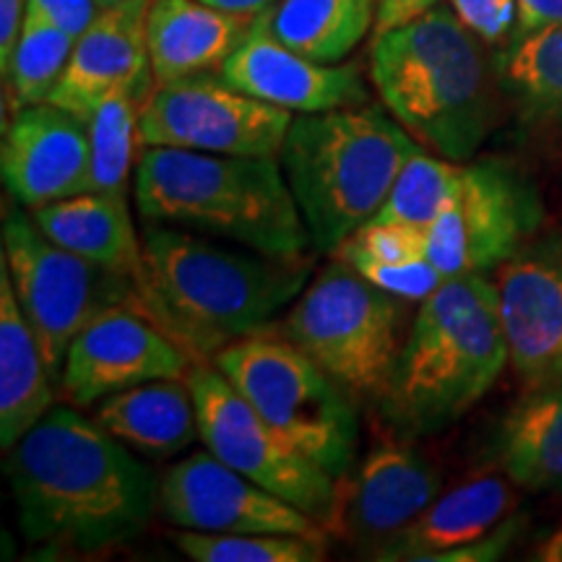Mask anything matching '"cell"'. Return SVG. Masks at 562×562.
Here are the masks:
<instances>
[{
	"mask_svg": "<svg viewBox=\"0 0 562 562\" xmlns=\"http://www.w3.org/2000/svg\"><path fill=\"white\" fill-rule=\"evenodd\" d=\"M19 526L30 544L100 552L151 521L159 487L125 442L97 419L53 406L5 461Z\"/></svg>",
	"mask_w": 562,
	"mask_h": 562,
	"instance_id": "cell-1",
	"label": "cell"
},
{
	"mask_svg": "<svg viewBox=\"0 0 562 562\" xmlns=\"http://www.w3.org/2000/svg\"><path fill=\"white\" fill-rule=\"evenodd\" d=\"M311 277L313 266L305 258L232 250L199 232L149 224L136 284L144 313L193 362H211L229 344L271 328Z\"/></svg>",
	"mask_w": 562,
	"mask_h": 562,
	"instance_id": "cell-2",
	"label": "cell"
},
{
	"mask_svg": "<svg viewBox=\"0 0 562 562\" xmlns=\"http://www.w3.org/2000/svg\"><path fill=\"white\" fill-rule=\"evenodd\" d=\"M482 45L451 5L372 42L370 81L385 110L425 149L451 161L472 159L497 117L501 79Z\"/></svg>",
	"mask_w": 562,
	"mask_h": 562,
	"instance_id": "cell-3",
	"label": "cell"
},
{
	"mask_svg": "<svg viewBox=\"0 0 562 562\" xmlns=\"http://www.w3.org/2000/svg\"><path fill=\"white\" fill-rule=\"evenodd\" d=\"M133 193L149 224L222 237L273 258H302L311 245L279 157L146 146Z\"/></svg>",
	"mask_w": 562,
	"mask_h": 562,
	"instance_id": "cell-4",
	"label": "cell"
},
{
	"mask_svg": "<svg viewBox=\"0 0 562 562\" xmlns=\"http://www.w3.org/2000/svg\"><path fill=\"white\" fill-rule=\"evenodd\" d=\"M505 364L510 347L495 281L487 273L448 279L419 302L385 409L406 432H438L484 398Z\"/></svg>",
	"mask_w": 562,
	"mask_h": 562,
	"instance_id": "cell-5",
	"label": "cell"
},
{
	"mask_svg": "<svg viewBox=\"0 0 562 562\" xmlns=\"http://www.w3.org/2000/svg\"><path fill=\"white\" fill-rule=\"evenodd\" d=\"M417 146L375 104L294 115L279 161L315 248L334 256L370 222Z\"/></svg>",
	"mask_w": 562,
	"mask_h": 562,
	"instance_id": "cell-6",
	"label": "cell"
},
{
	"mask_svg": "<svg viewBox=\"0 0 562 562\" xmlns=\"http://www.w3.org/2000/svg\"><path fill=\"white\" fill-rule=\"evenodd\" d=\"M406 305L334 256L273 328L351 396L383 398L409 339Z\"/></svg>",
	"mask_w": 562,
	"mask_h": 562,
	"instance_id": "cell-7",
	"label": "cell"
},
{
	"mask_svg": "<svg viewBox=\"0 0 562 562\" xmlns=\"http://www.w3.org/2000/svg\"><path fill=\"white\" fill-rule=\"evenodd\" d=\"M211 362L307 459L344 480L355 461L357 409L321 364L273 326L229 344Z\"/></svg>",
	"mask_w": 562,
	"mask_h": 562,
	"instance_id": "cell-8",
	"label": "cell"
},
{
	"mask_svg": "<svg viewBox=\"0 0 562 562\" xmlns=\"http://www.w3.org/2000/svg\"><path fill=\"white\" fill-rule=\"evenodd\" d=\"M3 258L16 300L37 336L53 381L60 383L70 341L112 307L144 311L136 277L76 256L34 224L30 209H3Z\"/></svg>",
	"mask_w": 562,
	"mask_h": 562,
	"instance_id": "cell-9",
	"label": "cell"
},
{
	"mask_svg": "<svg viewBox=\"0 0 562 562\" xmlns=\"http://www.w3.org/2000/svg\"><path fill=\"white\" fill-rule=\"evenodd\" d=\"M186 381L206 451L331 529L339 513V480L266 422L214 362H193Z\"/></svg>",
	"mask_w": 562,
	"mask_h": 562,
	"instance_id": "cell-10",
	"label": "cell"
},
{
	"mask_svg": "<svg viewBox=\"0 0 562 562\" xmlns=\"http://www.w3.org/2000/svg\"><path fill=\"white\" fill-rule=\"evenodd\" d=\"M533 182L505 159L463 161L451 201L427 227V258L442 279L487 273L542 227Z\"/></svg>",
	"mask_w": 562,
	"mask_h": 562,
	"instance_id": "cell-11",
	"label": "cell"
},
{
	"mask_svg": "<svg viewBox=\"0 0 562 562\" xmlns=\"http://www.w3.org/2000/svg\"><path fill=\"white\" fill-rule=\"evenodd\" d=\"M294 112L229 87L222 76L157 83L140 110V146L279 157Z\"/></svg>",
	"mask_w": 562,
	"mask_h": 562,
	"instance_id": "cell-12",
	"label": "cell"
},
{
	"mask_svg": "<svg viewBox=\"0 0 562 562\" xmlns=\"http://www.w3.org/2000/svg\"><path fill=\"white\" fill-rule=\"evenodd\" d=\"M159 508L178 529L203 533H311L326 529L284 497L227 467L211 451H195L167 469Z\"/></svg>",
	"mask_w": 562,
	"mask_h": 562,
	"instance_id": "cell-13",
	"label": "cell"
},
{
	"mask_svg": "<svg viewBox=\"0 0 562 562\" xmlns=\"http://www.w3.org/2000/svg\"><path fill=\"white\" fill-rule=\"evenodd\" d=\"M193 357L138 307H112L70 341L60 389L76 406H89L133 385L182 378Z\"/></svg>",
	"mask_w": 562,
	"mask_h": 562,
	"instance_id": "cell-14",
	"label": "cell"
},
{
	"mask_svg": "<svg viewBox=\"0 0 562 562\" xmlns=\"http://www.w3.org/2000/svg\"><path fill=\"white\" fill-rule=\"evenodd\" d=\"M495 271L513 370L529 389L558 381L562 372V229L537 232Z\"/></svg>",
	"mask_w": 562,
	"mask_h": 562,
	"instance_id": "cell-15",
	"label": "cell"
},
{
	"mask_svg": "<svg viewBox=\"0 0 562 562\" xmlns=\"http://www.w3.org/2000/svg\"><path fill=\"white\" fill-rule=\"evenodd\" d=\"M220 76L229 87L294 115L368 104L360 68L318 63L292 50L271 32L266 13L252 21L248 37L229 55Z\"/></svg>",
	"mask_w": 562,
	"mask_h": 562,
	"instance_id": "cell-16",
	"label": "cell"
},
{
	"mask_svg": "<svg viewBox=\"0 0 562 562\" xmlns=\"http://www.w3.org/2000/svg\"><path fill=\"white\" fill-rule=\"evenodd\" d=\"M89 123L53 102L13 112L3 131L0 175L24 209L89 191Z\"/></svg>",
	"mask_w": 562,
	"mask_h": 562,
	"instance_id": "cell-17",
	"label": "cell"
},
{
	"mask_svg": "<svg viewBox=\"0 0 562 562\" xmlns=\"http://www.w3.org/2000/svg\"><path fill=\"white\" fill-rule=\"evenodd\" d=\"M438 495V467L409 440L383 435L372 442L357 469L336 524L344 521L349 537L372 560L381 547L417 521Z\"/></svg>",
	"mask_w": 562,
	"mask_h": 562,
	"instance_id": "cell-18",
	"label": "cell"
},
{
	"mask_svg": "<svg viewBox=\"0 0 562 562\" xmlns=\"http://www.w3.org/2000/svg\"><path fill=\"white\" fill-rule=\"evenodd\" d=\"M149 5L151 0H123L100 9L94 21L76 37L66 74L47 102L89 121L104 97L151 70L146 50Z\"/></svg>",
	"mask_w": 562,
	"mask_h": 562,
	"instance_id": "cell-19",
	"label": "cell"
},
{
	"mask_svg": "<svg viewBox=\"0 0 562 562\" xmlns=\"http://www.w3.org/2000/svg\"><path fill=\"white\" fill-rule=\"evenodd\" d=\"M252 21L203 0H151L146 50L154 79L170 83L222 70L248 37Z\"/></svg>",
	"mask_w": 562,
	"mask_h": 562,
	"instance_id": "cell-20",
	"label": "cell"
},
{
	"mask_svg": "<svg viewBox=\"0 0 562 562\" xmlns=\"http://www.w3.org/2000/svg\"><path fill=\"white\" fill-rule=\"evenodd\" d=\"M513 487L516 484L505 474H484L459 484L435 497L430 508L372 554V560L432 562L442 552L474 542L510 516L516 505Z\"/></svg>",
	"mask_w": 562,
	"mask_h": 562,
	"instance_id": "cell-21",
	"label": "cell"
},
{
	"mask_svg": "<svg viewBox=\"0 0 562 562\" xmlns=\"http://www.w3.org/2000/svg\"><path fill=\"white\" fill-rule=\"evenodd\" d=\"M53 375L21 311L11 271L0 256V442L9 451L53 409Z\"/></svg>",
	"mask_w": 562,
	"mask_h": 562,
	"instance_id": "cell-22",
	"label": "cell"
},
{
	"mask_svg": "<svg viewBox=\"0 0 562 562\" xmlns=\"http://www.w3.org/2000/svg\"><path fill=\"white\" fill-rule=\"evenodd\" d=\"M497 469L529 492H562V381L542 383L497 422L490 442Z\"/></svg>",
	"mask_w": 562,
	"mask_h": 562,
	"instance_id": "cell-23",
	"label": "cell"
},
{
	"mask_svg": "<svg viewBox=\"0 0 562 562\" xmlns=\"http://www.w3.org/2000/svg\"><path fill=\"white\" fill-rule=\"evenodd\" d=\"M97 422L131 451L167 459L193 446L199 432L193 391L182 378L133 385L102 398Z\"/></svg>",
	"mask_w": 562,
	"mask_h": 562,
	"instance_id": "cell-24",
	"label": "cell"
},
{
	"mask_svg": "<svg viewBox=\"0 0 562 562\" xmlns=\"http://www.w3.org/2000/svg\"><path fill=\"white\" fill-rule=\"evenodd\" d=\"M37 227L60 248L138 279L140 240L128 199L110 193H76L30 211Z\"/></svg>",
	"mask_w": 562,
	"mask_h": 562,
	"instance_id": "cell-25",
	"label": "cell"
},
{
	"mask_svg": "<svg viewBox=\"0 0 562 562\" xmlns=\"http://www.w3.org/2000/svg\"><path fill=\"white\" fill-rule=\"evenodd\" d=\"M497 79L526 131L562 128V24L513 37Z\"/></svg>",
	"mask_w": 562,
	"mask_h": 562,
	"instance_id": "cell-26",
	"label": "cell"
},
{
	"mask_svg": "<svg viewBox=\"0 0 562 562\" xmlns=\"http://www.w3.org/2000/svg\"><path fill=\"white\" fill-rule=\"evenodd\" d=\"M266 16L292 50L318 63H344L375 32L378 0H279Z\"/></svg>",
	"mask_w": 562,
	"mask_h": 562,
	"instance_id": "cell-27",
	"label": "cell"
},
{
	"mask_svg": "<svg viewBox=\"0 0 562 562\" xmlns=\"http://www.w3.org/2000/svg\"><path fill=\"white\" fill-rule=\"evenodd\" d=\"M157 87L151 70L97 104L89 115V191L128 199L136 144H140V110Z\"/></svg>",
	"mask_w": 562,
	"mask_h": 562,
	"instance_id": "cell-28",
	"label": "cell"
},
{
	"mask_svg": "<svg viewBox=\"0 0 562 562\" xmlns=\"http://www.w3.org/2000/svg\"><path fill=\"white\" fill-rule=\"evenodd\" d=\"M74 47L76 34H70L66 26H60L30 0L11 66L3 74L13 112L50 100L53 89L66 74Z\"/></svg>",
	"mask_w": 562,
	"mask_h": 562,
	"instance_id": "cell-29",
	"label": "cell"
},
{
	"mask_svg": "<svg viewBox=\"0 0 562 562\" xmlns=\"http://www.w3.org/2000/svg\"><path fill=\"white\" fill-rule=\"evenodd\" d=\"M461 165L463 161H451L438 157L425 146H417V151L404 161L389 199L372 220L427 229L442 206L451 201L456 186L461 180Z\"/></svg>",
	"mask_w": 562,
	"mask_h": 562,
	"instance_id": "cell-30",
	"label": "cell"
},
{
	"mask_svg": "<svg viewBox=\"0 0 562 562\" xmlns=\"http://www.w3.org/2000/svg\"><path fill=\"white\" fill-rule=\"evenodd\" d=\"M178 550L195 562H321L326 537L311 533H175Z\"/></svg>",
	"mask_w": 562,
	"mask_h": 562,
	"instance_id": "cell-31",
	"label": "cell"
},
{
	"mask_svg": "<svg viewBox=\"0 0 562 562\" xmlns=\"http://www.w3.org/2000/svg\"><path fill=\"white\" fill-rule=\"evenodd\" d=\"M347 261L360 277H364L378 290L393 294V297L406 302H425L442 284V273L435 269V263L427 256L412 258V261H372L362 256H336Z\"/></svg>",
	"mask_w": 562,
	"mask_h": 562,
	"instance_id": "cell-32",
	"label": "cell"
},
{
	"mask_svg": "<svg viewBox=\"0 0 562 562\" xmlns=\"http://www.w3.org/2000/svg\"><path fill=\"white\" fill-rule=\"evenodd\" d=\"M334 256H362L372 261H412L427 256V229L409 227L398 222H364L355 235L341 243Z\"/></svg>",
	"mask_w": 562,
	"mask_h": 562,
	"instance_id": "cell-33",
	"label": "cell"
},
{
	"mask_svg": "<svg viewBox=\"0 0 562 562\" xmlns=\"http://www.w3.org/2000/svg\"><path fill=\"white\" fill-rule=\"evenodd\" d=\"M456 16L469 32H474L484 45L510 40L518 24L516 0H448Z\"/></svg>",
	"mask_w": 562,
	"mask_h": 562,
	"instance_id": "cell-34",
	"label": "cell"
},
{
	"mask_svg": "<svg viewBox=\"0 0 562 562\" xmlns=\"http://www.w3.org/2000/svg\"><path fill=\"white\" fill-rule=\"evenodd\" d=\"M526 529V518L524 516H508L505 521H501L495 529L484 533V537L474 539V542L456 547L451 552H442L435 558L432 562H492L501 560L505 552L510 550L513 544L521 539V533Z\"/></svg>",
	"mask_w": 562,
	"mask_h": 562,
	"instance_id": "cell-35",
	"label": "cell"
},
{
	"mask_svg": "<svg viewBox=\"0 0 562 562\" xmlns=\"http://www.w3.org/2000/svg\"><path fill=\"white\" fill-rule=\"evenodd\" d=\"M37 9H42L47 16L58 21L60 26H66L70 34H79L94 21L100 13V3L97 0H32Z\"/></svg>",
	"mask_w": 562,
	"mask_h": 562,
	"instance_id": "cell-36",
	"label": "cell"
},
{
	"mask_svg": "<svg viewBox=\"0 0 562 562\" xmlns=\"http://www.w3.org/2000/svg\"><path fill=\"white\" fill-rule=\"evenodd\" d=\"M438 5H442V0H378L375 37L425 16L427 11L438 9Z\"/></svg>",
	"mask_w": 562,
	"mask_h": 562,
	"instance_id": "cell-37",
	"label": "cell"
},
{
	"mask_svg": "<svg viewBox=\"0 0 562 562\" xmlns=\"http://www.w3.org/2000/svg\"><path fill=\"white\" fill-rule=\"evenodd\" d=\"M516 3L518 24L513 37H524V34L542 30V26L562 24V0H516Z\"/></svg>",
	"mask_w": 562,
	"mask_h": 562,
	"instance_id": "cell-38",
	"label": "cell"
},
{
	"mask_svg": "<svg viewBox=\"0 0 562 562\" xmlns=\"http://www.w3.org/2000/svg\"><path fill=\"white\" fill-rule=\"evenodd\" d=\"M26 9H30V0H0V74H5L11 66Z\"/></svg>",
	"mask_w": 562,
	"mask_h": 562,
	"instance_id": "cell-39",
	"label": "cell"
},
{
	"mask_svg": "<svg viewBox=\"0 0 562 562\" xmlns=\"http://www.w3.org/2000/svg\"><path fill=\"white\" fill-rule=\"evenodd\" d=\"M203 3L214 5V9L235 13V16H245V19H258L261 13L271 11L279 0H203Z\"/></svg>",
	"mask_w": 562,
	"mask_h": 562,
	"instance_id": "cell-40",
	"label": "cell"
},
{
	"mask_svg": "<svg viewBox=\"0 0 562 562\" xmlns=\"http://www.w3.org/2000/svg\"><path fill=\"white\" fill-rule=\"evenodd\" d=\"M539 560H547V562H560L562 560V526L552 533L550 539H547L542 552H539Z\"/></svg>",
	"mask_w": 562,
	"mask_h": 562,
	"instance_id": "cell-41",
	"label": "cell"
},
{
	"mask_svg": "<svg viewBox=\"0 0 562 562\" xmlns=\"http://www.w3.org/2000/svg\"><path fill=\"white\" fill-rule=\"evenodd\" d=\"M97 3H100V9H110V5L123 3V0H97Z\"/></svg>",
	"mask_w": 562,
	"mask_h": 562,
	"instance_id": "cell-42",
	"label": "cell"
},
{
	"mask_svg": "<svg viewBox=\"0 0 562 562\" xmlns=\"http://www.w3.org/2000/svg\"><path fill=\"white\" fill-rule=\"evenodd\" d=\"M558 381H562V372H560V378H558Z\"/></svg>",
	"mask_w": 562,
	"mask_h": 562,
	"instance_id": "cell-43",
	"label": "cell"
}]
</instances>
